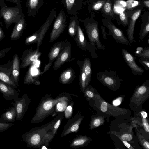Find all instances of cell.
<instances>
[{
    "label": "cell",
    "mask_w": 149,
    "mask_h": 149,
    "mask_svg": "<svg viewBox=\"0 0 149 149\" xmlns=\"http://www.w3.org/2000/svg\"><path fill=\"white\" fill-rule=\"evenodd\" d=\"M16 112L14 107H10L0 117V122L3 123H11L15 121Z\"/></svg>",
    "instance_id": "83f0119b"
},
{
    "label": "cell",
    "mask_w": 149,
    "mask_h": 149,
    "mask_svg": "<svg viewBox=\"0 0 149 149\" xmlns=\"http://www.w3.org/2000/svg\"><path fill=\"white\" fill-rule=\"evenodd\" d=\"M67 17L64 10L61 9L54 22L50 33L49 42L52 43L61 34L67 26Z\"/></svg>",
    "instance_id": "ba28073f"
},
{
    "label": "cell",
    "mask_w": 149,
    "mask_h": 149,
    "mask_svg": "<svg viewBox=\"0 0 149 149\" xmlns=\"http://www.w3.org/2000/svg\"><path fill=\"white\" fill-rule=\"evenodd\" d=\"M40 27L33 34L28 37L26 39L24 43L26 45L37 43L40 35Z\"/></svg>",
    "instance_id": "8d00e7d4"
},
{
    "label": "cell",
    "mask_w": 149,
    "mask_h": 149,
    "mask_svg": "<svg viewBox=\"0 0 149 149\" xmlns=\"http://www.w3.org/2000/svg\"><path fill=\"white\" fill-rule=\"evenodd\" d=\"M68 41L67 39L64 40L56 42L51 48L48 54L49 61H53L60 52L66 46Z\"/></svg>",
    "instance_id": "ffe728a7"
},
{
    "label": "cell",
    "mask_w": 149,
    "mask_h": 149,
    "mask_svg": "<svg viewBox=\"0 0 149 149\" xmlns=\"http://www.w3.org/2000/svg\"><path fill=\"white\" fill-rule=\"evenodd\" d=\"M76 77L74 70L72 68H69L61 74L59 77V82L63 84H68L71 83Z\"/></svg>",
    "instance_id": "484cf974"
},
{
    "label": "cell",
    "mask_w": 149,
    "mask_h": 149,
    "mask_svg": "<svg viewBox=\"0 0 149 149\" xmlns=\"http://www.w3.org/2000/svg\"><path fill=\"white\" fill-rule=\"evenodd\" d=\"M139 62L144 68L145 69L148 70L149 69V59L143 57H140L139 60Z\"/></svg>",
    "instance_id": "ee69618b"
},
{
    "label": "cell",
    "mask_w": 149,
    "mask_h": 149,
    "mask_svg": "<svg viewBox=\"0 0 149 149\" xmlns=\"http://www.w3.org/2000/svg\"><path fill=\"white\" fill-rule=\"evenodd\" d=\"M105 117L102 115L92 116L91 118L89 129H93L103 125L105 122Z\"/></svg>",
    "instance_id": "1f68e13d"
},
{
    "label": "cell",
    "mask_w": 149,
    "mask_h": 149,
    "mask_svg": "<svg viewBox=\"0 0 149 149\" xmlns=\"http://www.w3.org/2000/svg\"><path fill=\"white\" fill-rule=\"evenodd\" d=\"M130 11H124L119 13V16L121 24L123 26L128 25L129 23Z\"/></svg>",
    "instance_id": "ab89813d"
},
{
    "label": "cell",
    "mask_w": 149,
    "mask_h": 149,
    "mask_svg": "<svg viewBox=\"0 0 149 149\" xmlns=\"http://www.w3.org/2000/svg\"><path fill=\"white\" fill-rule=\"evenodd\" d=\"M74 97H78L74 94L63 92L55 98L50 94L45 95L39 102L31 123L35 124L43 121L50 115L55 113V106L58 101L66 99H72Z\"/></svg>",
    "instance_id": "7a4b0ae2"
},
{
    "label": "cell",
    "mask_w": 149,
    "mask_h": 149,
    "mask_svg": "<svg viewBox=\"0 0 149 149\" xmlns=\"http://www.w3.org/2000/svg\"><path fill=\"white\" fill-rule=\"evenodd\" d=\"M12 61L10 60L6 64L0 65V80L20 91L12 78Z\"/></svg>",
    "instance_id": "7c38bea8"
},
{
    "label": "cell",
    "mask_w": 149,
    "mask_h": 149,
    "mask_svg": "<svg viewBox=\"0 0 149 149\" xmlns=\"http://www.w3.org/2000/svg\"><path fill=\"white\" fill-rule=\"evenodd\" d=\"M142 10V8L141 7L135 10L130 11V20L128 25V27L126 30V31L127 36V39L130 44L132 43L133 42H135L134 37L135 23L136 21L140 16Z\"/></svg>",
    "instance_id": "2e32d148"
},
{
    "label": "cell",
    "mask_w": 149,
    "mask_h": 149,
    "mask_svg": "<svg viewBox=\"0 0 149 149\" xmlns=\"http://www.w3.org/2000/svg\"><path fill=\"white\" fill-rule=\"evenodd\" d=\"M107 0H90L88 4V9L89 12L101 10Z\"/></svg>",
    "instance_id": "f546056e"
},
{
    "label": "cell",
    "mask_w": 149,
    "mask_h": 149,
    "mask_svg": "<svg viewBox=\"0 0 149 149\" xmlns=\"http://www.w3.org/2000/svg\"><path fill=\"white\" fill-rule=\"evenodd\" d=\"M148 44H149V38H148Z\"/></svg>",
    "instance_id": "9f6ffc18"
},
{
    "label": "cell",
    "mask_w": 149,
    "mask_h": 149,
    "mask_svg": "<svg viewBox=\"0 0 149 149\" xmlns=\"http://www.w3.org/2000/svg\"><path fill=\"white\" fill-rule=\"evenodd\" d=\"M12 47L4 48L0 50V59L3 57L6 54L12 49Z\"/></svg>",
    "instance_id": "c3c4849f"
},
{
    "label": "cell",
    "mask_w": 149,
    "mask_h": 149,
    "mask_svg": "<svg viewBox=\"0 0 149 149\" xmlns=\"http://www.w3.org/2000/svg\"><path fill=\"white\" fill-rule=\"evenodd\" d=\"M140 118L141 125L143 126L144 130L148 133L149 132V125L147 117V115H141Z\"/></svg>",
    "instance_id": "b9f144b4"
},
{
    "label": "cell",
    "mask_w": 149,
    "mask_h": 149,
    "mask_svg": "<svg viewBox=\"0 0 149 149\" xmlns=\"http://www.w3.org/2000/svg\"><path fill=\"white\" fill-rule=\"evenodd\" d=\"M33 66H31L26 73L24 80V83L26 84H34L35 85H39L41 82L39 80L38 74H35L32 73Z\"/></svg>",
    "instance_id": "f1b7e54d"
},
{
    "label": "cell",
    "mask_w": 149,
    "mask_h": 149,
    "mask_svg": "<svg viewBox=\"0 0 149 149\" xmlns=\"http://www.w3.org/2000/svg\"><path fill=\"white\" fill-rule=\"evenodd\" d=\"M98 80L103 85L113 91L119 89L121 84L122 79L114 71L105 70L97 74Z\"/></svg>",
    "instance_id": "52a82bcc"
},
{
    "label": "cell",
    "mask_w": 149,
    "mask_h": 149,
    "mask_svg": "<svg viewBox=\"0 0 149 149\" xmlns=\"http://www.w3.org/2000/svg\"><path fill=\"white\" fill-rule=\"evenodd\" d=\"M53 62V61H49V62L45 65L43 71L40 73V74H42L49 69L52 65Z\"/></svg>",
    "instance_id": "681fc988"
},
{
    "label": "cell",
    "mask_w": 149,
    "mask_h": 149,
    "mask_svg": "<svg viewBox=\"0 0 149 149\" xmlns=\"http://www.w3.org/2000/svg\"><path fill=\"white\" fill-rule=\"evenodd\" d=\"M62 2L67 13L74 16L81 9L83 0H62Z\"/></svg>",
    "instance_id": "e0dca14e"
},
{
    "label": "cell",
    "mask_w": 149,
    "mask_h": 149,
    "mask_svg": "<svg viewBox=\"0 0 149 149\" xmlns=\"http://www.w3.org/2000/svg\"><path fill=\"white\" fill-rule=\"evenodd\" d=\"M137 57H143L149 59V47L144 48L143 51Z\"/></svg>",
    "instance_id": "7dc6e473"
},
{
    "label": "cell",
    "mask_w": 149,
    "mask_h": 149,
    "mask_svg": "<svg viewBox=\"0 0 149 149\" xmlns=\"http://www.w3.org/2000/svg\"><path fill=\"white\" fill-rule=\"evenodd\" d=\"M139 32V39L143 41L149 32V13L148 11H144L141 16V24Z\"/></svg>",
    "instance_id": "7402d4cb"
},
{
    "label": "cell",
    "mask_w": 149,
    "mask_h": 149,
    "mask_svg": "<svg viewBox=\"0 0 149 149\" xmlns=\"http://www.w3.org/2000/svg\"><path fill=\"white\" fill-rule=\"evenodd\" d=\"M64 116V112H63L58 113L57 116L54 118V122L52 130L53 135L54 137L55 136L60 127Z\"/></svg>",
    "instance_id": "e575fe53"
},
{
    "label": "cell",
    "mask_w": 149,
    "mask_h": 149,
    "mask_svg": "<svg viewBox=\"0 0 149 149\" xmlns=\"http://www.w3.org/2000/svg\"><path fill=\"white\" fill-rule=\"evenodd\" d=\"M102 21L103 25L108 29L109 33L107 35H111L117 43L131 46L122 30L116 26L111 20L105 18L102 19Z\"/></svg>",
    "instance_id": "9c48e42d"
},
{
    "label": "cell",
    "mask_w": 149,
    "mask_h": 149,
    "mask_svg": "<svg viewBox=\"0 0 149 149\" xmlns=\"http://www.w3.org/2000/svg\"><path fill=\"white\" fill-rule=\"evenodd\" d=\"M32 47L29 48L23 52L21 58L20 67L24 68L31 65L38 59L42 55L39 49L33 50Z\"/></svg>",
    "instance_id": "4fadbf2b"
},
{
    "label": "cell",
    "mask_w": 149,
    "mask_h": 149,
    "mask_svg": "<svg viewBox=\"0 0 149 149\" xmlns=\"http://www.w3.org/2000/svg\"><path fill=\"white\" fill-rule=\"evenodd\" d=\"M14 125L11 123H3L0 122V132H2Z\"/></svg>",
    "instance_id": "f6af8a7d"
},
{
    "label": "cell",
    "mask_w": 149,
    "mask_h": 149,
    "mask_svg": "<svg viewBox=\"0 0 149 149\" xmlns=\"http://www.w3.org/2000/svg\"><path fill=\"white\" fill-rule=\"evenodd\" d=\"M5 36L4 32L0 26V43Z\"/></svg>",
    "instance_id": "db71d44e"
},
{
    "label": "cell",
    "mask_w": 149,
    "mask_h": 149,
    "mask_svg": "<svg viewBox=\"0 0 149 149\" xmlns=\"http://www.w3.org/2000/svg\"><path fill=\"white\" fill-rule=\"evenodd\" d=\"M125 97L124 95H121L117 97L112 101V105L115 106L120 105Z\"/></svg>",
    "instance_id": "bcb514c9"
},
{
    "label": "cell",
    "mask_w": 149,
    "mask_h": 149,
    "mask_svg": "<svg viewBox=\"0 0 149 149\" xmlns=\"http://www.w3.org/2000/svg\"><path fill=\"white\" fill-rule=\"evenodd\" d=\"M124 145L127 148L129 149H134L135 148L131 146L127 141L120 139Z\"/></svg>",
    "instance_id": "816d5d0a"
},
{
    "label": "cell",
    "mask_w": 149,
    "mask_h": 149,
    "mask_svg": "<svg viewBox=\"0 0 149 149\" xmlns=\"http://www.w3.org/2000/svg\"><path fill=\"white\" fill-rule=\"evenodd\" d=\"M79 85L81 91L83 93L86 88L89 84L87 83L86 77L85 73L81 68H79Z\"/></svg>",
    "instance_id": "74e56055"
},
{
    "label": "cell",
    "mask_w": 149,
    "mask_h": 149,
    "mask_svg": "<svg viewBox=\"0 0 149 149\" xmlns=\"http://www.w3.org/2000/svg\"><path fill=\"white\" fill-rule=\"evenodd\" d=\"M121 53L124 61L130 68L132 74L136 75H141L144 72V70L136 63L135 57L127 50L121 49Z\"/></svg>",
    "instance_id": "5bb4252c"
},
{
    "label": "cell",
    "mask_w": 149,
    "mask_h": 149,
    "mask_svg": "<svg viewBox=\"0 0 149 149\" xmlns=\"http://www.w3.org/2000/svg\"><path fill=\"white\" fill-rule=\"evenodd\" d=\"M0 92L4 98L7 100H14L19 96V93L15 88L0 80Z\"/></svg>",
    "instance_id": "d6986e66"
},
{
    "label": "cell",
    "mask_w": 149,
    "mask_h": 149,
    "mask_svg": "<svg viewBox=\"0 0 149 149\" xmlns=\"http://www.w3.org/2000/svg\"><path fill=\"white\" fill-rule=\"evenodd\" d=\"M77 64L79 68H81L85 73L87 81L89 85L90 83L92 74L91 64L90 59L86 58L83 61L78 60Z\"/></svg>",
    "instance_id": "4316f807"
},
{
    "label": "cell",
    "mask_w": 149,
    "mask_h": 149,
    "mask_svg": "<svg viewBox=\"0 0 149 149\" xmlns=\"http://www.w3.org/2000/svg\"><path fill=\"white\" fill-rule=\"evenodd\" d=\"M74 16L70 17L68 28V33L72 37H74L76 35L77 23L79 20L76 15Z\"/></svg>",
    "instance_id": "4dcf8cb0"
},
{
    "label": "cell",
    "mask_w": 149,
    "mask_h": 149,
    "mask_svg": "<svg viewBox=\"0 0 149 149\" xmlns=\"http://www.w3.org/2000/svg\"><path fill=\"white\" fill-rule=\"evenodd\" d=\"M79 20L77 24V32L74 37V40L77 46L84 51L88 50L89 51L90 46L89 42L85 38L83 31L80 26Z\"/></svg>",
    "instance_id": "ac0fdd59"
},
{
    "label": "cell",
    "mask_w": 149,
    "mask_h": 149,
    "mask_svg": "<svg viewBox=\"0 0 149 149\" xmlns=\"http://www.w3.org/2000/svg\"><path fill=\"white\" fill-rule=\"evenodd\" d=\"M149 98V79H148L135 88L130 99L129 107L134 112H138L142 109L143 104Z\"/></svg>",
    "instance_id": "5b68a950"
},
{
    "label": "cell",
    "mask_w": 149,
    "mask_h": 149,
    "mask_svg": "<svg viewBox=\"0 0 149 149\" xmlns=\"http://www.w3.org/2000/svg\"><path fill=\"white\" fill-rule=\"evenodd\" d=\"M54 122V119L46 124L32 128L23 134L22 139L27 146L39 149H48L49 143L54 137L52 130Z\"/></svg>",
    "instance_id": "6da1fadb"
},
{
    "label": "cell",
    "mask_w": 149,
    "mask_h": 149,
    "mask_svg": "<svg viewBox=\"0 0 149 149\" xmlns=\"http://www.w3.org/2000/svg\"><path fill=\"white\" fill-rule=\"evenodd\" d=\"M72 100V99H66L58 101L55 106V114L64 112L69 102Z\"/></svg>",
    "instance_id": "836d02e7"
},
{
    "label": "cell",
    "mask_w": 149,
    "mask_h": 149,
    "mask_svg": "<svg viewBox=\"0 0 149 149\" xmlns=\"http://www.w3.org/2000/svg\"><path fill=\"white\" fill-rule=\"evenodd\" d=\"M74 102L72 100L70 101L64 111V116L66 119H69L72 116L73 112Z\"/></svg>",
    "instance_id": "60d3db41"
},
{
    "label": "cell",
    "mask_w": 149,
    "mask_h": 149,
    "mask_svg": "<svg viewBox=\"0 0 149 149\" xmlns=\"http://www.w3.org/2000/svg\"><path fill=\"white\" fill-rule=\"evenodd\" d=\"M84 118L81 116V112L79 111L72 118L69 119L65 125L61 135V137L72 133L77 132Z\"/></svg>",
    "instance_id": "8fae6325"
},
{
    "label": "cell",
    "mask_w": 149,
    "mask_h": 149,
    "mask_svg": "<svg viewBox=\"0 0 149 149\" xmlns=\"http://www.w3.org/2000/svg\"><path fill=\"white\" fill-rule=\"evenodd\" d=\"M14 101L13 105L15 108L16 111V121H19L23 119L28 109L31 101V98L25 93L21 97H18Z\"/></svg>",
    "instance_id": "30bf717a"
},
{
    "label": "cell",
    "mask_w": 149,
    "mask_h": 149,
    "mask_svg": "<svg viewBox=\"0 0 149 149\" xmlns=\"http://www.w3.org/2000/svg\"><path fill=\"white\" fill-rule=\"evenodd\" d=\"M101 10L104 15L111 17H114V12L112 0H107Z\"/></svg>",
    "instance_id": "d6a6232c"
},
{
    "label": "cell",
    "mask_w": 149,
    "mask_h": 149,
    "mask_svg": "<svg viewBox=\"0 0 149 149\" xmlns=\"http://www.w3.org/2000/svg\"><path fill=\"white\" fill-rule=\"evenodd\" d=\"M135 130L137 138L139 141L140 143L143 148L144 149H149V143L145 138L141 134L137 129V127L135 126Z\"/></svg>",
    "instance_id": "f35d334b"
},
{
    "label": "cell",
    "mask_w": 149,
    "mask_h": 149,
    "mask_svg": "<svg viewBox=\"0 0 149 149\" xmlns=\"http://www.w3.org/2000/svg\"><path fill=\"white\" fill-rule=\"evenodd\" d=\"M88 101L90 105L99 112L101 115L111 116L117 119H126L131 114L129 110L117 107L106 101L97 91L95 97Z\"/></svg>",
    "instance_id": "3957f363"
},
{
    "label": "cell",
    "mask_w": 149,
    "mask_h": 149,
    "mask_svg": "<svg viewBox=\"0 0 149 149\" xmlns=\"http://www.w3.org/2000/svg\"><path fill=\"white\" fill-rule=\"evenodd\" d=\"M143 48L141 47H137L136 51L134 52L135 56L137 57L138 55L143 51Z\"/></svg>",
    "instance_id": "f907efd6"
},
{
    "label": "cell",
    "mask_w": 149,
    "mask_h": 149,
    "mask_svg": "<svg viewBox=\"0 0 149 149\" xmlns=\"http://www.w3.org/2000/svg\"><path fill=\"white\" fill-rule=\"evenodd\" d=\"M72 46L68 41L65 47L60 52L53 63V67L55 70L58 69L65 63L71 61Z\"/></svg>",
    "instance_id": "9a60e30c"
},
{
    "label": "cell",
    "mask_w": 149,
    "mask_h": 149,
    "mask_svg": "<svg viewBox=\"0 0 149 149\" xmlns=\"http://www.w3.org/2000/svg\"><path fill=\"white\" fill-rule=\"evenodd\" d=\"M101 29L102 31L103 38L106 39H107L106 36L107 34L106 33L105 27L103 25H102L101 27Z\"/></svg>",
    "instance_id": "f5cc1de1"
},
{
    "label": "cell",
    "mask_w": 149,
    "mask_h": 149,
    "mask_svg": "<svg viewBox=\"0 0 149 149\" xmlns=\"http://www.w3.org/2000/svg\"><path fill=\"white\" fill-rule=\"evenodd\" d=\"M143 4L147 7H149V0H146L144 1L143 2Z\"/></svg>",
    "instance_id": "11a10c76"
},
{
    "label": "cell",
    "mask_w": 149,
    "mask_h": 149,
    "mask_svg": "<svg viewBox=\"0 0 149 149\" xmlns=\"http://www.w3.org/2000/svg\"><path fill=\"white\" fill-rule=\"evenodd\" d=\"M20 60L17 54L13 56L12 61V78L17 86L19 88L18 84L20 74Z\"/></svg>",
    "instance_id": "603a6c76"
},
{
    "label": "cell",
    "mask_w": 149,
    "mask_h": 149,
    "mask_svg": "<svg viewBox=\"0 0 149 149\" xmlns=\"http://www.w3.org/2000/svg\"><path fill=\"white\" fill-rule=\"evenodd\" d=\"M26 26L24 17L21 18L16 24L10 35L11 40L15 41L18 40L21 36Z\"/></svg>",
    "instance_id": "44dd1931"
},
{
    "label": "cell",
    "mask_w": 149,
    "mask_h": 149,
    "mask_svg": "<svg viewBox=\"0 0 149 149\" xmlns=\"http://www.w3.org/2000/svg\"><path fill=\"white\" fill-rule=\"evenodd\" d=\"M17 5L15 7H8L5 3L3 4L2 0L0 1V18H3L6 28L8 29L13 23L15 24L20 19L24 17L22 11L21 4L17 3Z\"/></svg>",
    "instance_id": "8992f818"
},
{
    "label": "cell",
    "mask_w": 149,
    "mask_h": 149,
    "mask_svg": "<svg viewBox=\"0 0 149 149\" xmlns=\"http://www.w3.org/2000/svg\"><path fill=\"white\" fill-rule=\"evenodd\" d=\"M126 8L131 10L139 4V2L136 0H128L126 2Z\"/></svg>",
    "instance_id": "7bdbcfd3"
},
{
    "label": "cell",
    "mask_w": 149,
    "mask_h": 149,
    "mask_svg": "<svg viewBox=\"0 0 149 149\" xmlns=\"http://www.w3.org/2000/svg\"><path fill=\"white\" fill-rule=\"evenodd\" d=\"M97 92L96 89L91 84H89L85 88L84 92V96L87 101L93 98Z\"/></svg>",
    "instance_id": "d590c367"
},
{
    "label": "cell",
    "mask_w": 149,
    "mask_h": 149,
    "mask_svg": "<svg viewBox=\"0 0 149 149\" xmlns=\"http://www.w3.org/2000/svg\"><path fill=\"white\" fill-rule=\"evenodd\" d=\"M79 21L83 24L89 39L91 56L95 59L98 57L96 52L97 49L104 50L105 48V45L102 44L100 39L98 23L94 19L93 15L91 17L80 19Z\"/></svg>",
    "instance_id": "277c9868"
},
{
    "label": "cell",
    "mask_w": 149,
    "mask_h": 149,
    "mask_svg": "<svg viewBox=\"0 0 149 149\" xmlns=\"http://www.w3.org/2000/svg\"><path fill=\"white\" fill-rule=\"evenodd\" d=\"M92 140L91 137L86 135H76V136L73 139L70 146L72 148H77L88 146Z\"/></svg>",
    "instance_id": "d4e9b609"
},
{
    "label": "cell",
    "mask_w": 149,
    "mask_h": 149,
    "mask_svg": "<svg viewBox=\"0 0 149 149\" xmlns=\"http://www.w3.org/2000/svg\"><path fill=\"white\" fill-rule=\"evenodd\" d=\"M43 3V0H27L26 6L29 16L34 17Z\"/></svg>",
    "instance_id": "cb8c5ba5"
}]
</instances>
